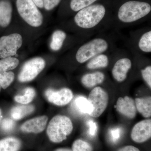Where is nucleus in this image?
Listing matches in <instances>:
<instances>
[{
  "instance_id": "nucleus-1",
  "label": "nucleus",
  "mask_w": 151,
  "mask_h": 151,
  "mask_svg": "<svg viewBox=\"0 0 151 151\" xmlns=\"http://www.w3.org/2000/svg\"><path fill=\"white\" fill-rule=\"evenodd\" d=\"M105 13V7L102 5H90L78 11L74 17V21L80 27L92 28L102 21Z\"/></svg>"
},
{
  "instance_id": "nucleus-2",
  "label": "nucleus",
  "mask_w": 151,
  "mask_h": 151,
  "mask_svg": "<svg viewBox=\"0 0 151 151\" xmlns=\"http://www.w3.org/2000/svg\"><path fill=\"white\" fill-rule=\"evenodd\" d=\"M73 129V124L68 117L58 115L53 117L49 123L47 134L52 142L60 143L65 140Z\"/></svg>"
},
{
  "instance_id": "nucleus-3",
  "label": "nucleus",
  "mask_w": 151,
  "mask_h": 151,
  "mask_svg": "<svg viewBox=\"0 0 151 151\" xmlns=\"http://www.w3.org/2000/svg\"><path fill=\"white\" fill-rule=\"evenodd\" d=\"M151 10V6L148 3L129 1L120 7L118 12V17L124 22H132L145 17Z\"/></svg>"
},
{
  "instance_id": "nucleus-4",
  "label": "nucleus",
  "mask_w": 151,
  "mask_h": 151,
  "mask_svg": "<svg viewBox=\"0 0 151 151\" xmlns=\"http://www.w3.org/2000/svg\"><path fill=\"white\" fill-rule=\"evenodd\" d=\"M16 5L20 16L28 24L33 27L41 25L43 16L32 0H17Z\"/></svg>"
},
{
  "instance_id": "nucleus-5",
  "label": "nucleus",
  "mask_w": 151,
  "mask_h": 151,
  "mask_svg": "<svg viewBox=\"0 0 151 151\" xmlns=\"http://www.w3.org/2000/svg\"><path fill=\"white\" fill-rule=\"evenodd\" d=\"M108 42L105 40L96 38L81 46L77 51L76 58L78 62L83 63L108 48Z\"/></svg>"
},
{
  "instance_id": "nucleus-6",
  "label": "nucleus",
  "mask_w": 151,
  "mask_h": 151,
  "mask_svg": "<svg viewBox=\"0 0 151 151\" xmlns=\"http://www.w3.org/2000/svg\"><path fill=\"white\" fill-rule=\"evenodd\" d=\"M88 100L92 104L93 111L89 116L98 118L106 110L109 97L108 93L101 87H95L89 93Z\"/></svg>"
},
{
  "instance_id": "nucleus-7",
  "label": "nucleus",
  "mask_w": 151,
  "mask_h": 151,
  "mask_svg": "<svg viewBox=\"0 0 151 151\" xmlns=\"http://www.w3.org/2000/svg\"><path fill=\"white\" fill-rule=\"evenodd\" d=\"M45 65V61L41 58L30 60L23 66L19 75V81L22 82L32 81L43 70Z\"/></svg>"
},
{
  "instance_id": "nucleus-8",
  "label": "nucleus",
  "mask_w": 151,
  "mask_h": 151,
  "mask_svg": "<svg viewBox=\"0 0 151 151\" xmlns=\"http://www.w3.org/2000/svg\"><path fill=\"white\" fill-rule=\"evenodd\" d=\"M22 44L20 35L14 33L0 38V58L14 56Z\"/></svg>"
},
{
  "instance_id": "nucleus-9",
  "label": "nucleus",
  "mask_w": 151,
  "mask_h": 151,
  "mask_svg": "<svg viewBox=\"0 0 151 151\" xmlns=\"http://www.w3.org/2000/svg\"><path fill=\"white\" fill-rule=\"evenodd\" d=\"M45 96L49 102L58 106H63L70 103L73 99L72 91L68 88L55 91L48 89L45 91Z\"/></svg>"
},
{
  "instance_id": "nucleus-10",
  "label": "nucleus",
  "mask_w": 151,
  "mask_h": 151,
  "mask_svg": "<svg viewBox=\"0 0 151 151\" xmlns=\"http://www.w3.org/2000/svg\"><path fill=\"white\" fill-rule=\"evenodd\" d=\"M151 137V119L143 120L136 124L133 127L131 133L132 139L138 143L145 142Z\"/></svg>"
},
{
  "instance_id": "nucleus-11",
  "label": "nucleus",
  "mask_w": 151,
  "mask_h": 151,
  "mask_svg": "<svg viewBox=\"0 0 151 151\" xmlns=\"http://www.w3.org/2000/svg\"><path fill=\"white\" fill-rule=\"evenodd\" d=\"M116 108L118 112L129 119H133L136 117V104L134 100L129 96L119 97L116 103Z\"/></svg>"
},
{
  "instance_id": "nucleus-12",
  "label": "nucleus",
  "mask_w": 151,
  "mask_h": 151,
  "mask_svg": "<svg viewBox=\"0 0 151 151\" xmlns=\"http://www.w3.org/2000/svg\"><path fill=\"white\" fill-rule=\"evenodd\" d=\"M47 120L48 118L46 116L36 117L25 122L21 129L22 132L26 133H40L45 129Z\"/></svg>"
},
{
  "instance_id": "nucleus-13",
  "label": "nucleus",
  "mask_w": 151,
  "mask_h": 151,
  "mask_svg": "<svg viewBox=\"0 0 151 151\" xmlns=\"http://www.w3.org/2000/svg\"><path fill=\"white\" fill-rule=\"evenodd\" d=\"M132 66L129 59L121 58L117 61L112 69V75L115 80L118 82H122L126 79L127 74Z\"/></svg>"
},
{
  "instance_id": "nucleus-14",
  "label": "nucleus",
  "mask_w": 151,
  "mask_h": 151,
  "mask_svg": "<svg viewBox=\"0 0 151 151\" xmlns=\"http://www.w3.org/2000/svg\"><path fill=\"white\" fill-rule=\"evenodd\" d=\"M70 108L73 113L78 116L90 115L93 111L92 104L88 99L82 96L76 97L71 103Z\"/></svg>"
},
{
  "instance_id": "nucleus-15",
  "label": "nucleus",
  "mask_w": 151,
  "mask_h": 151,
  "mask_svg": "<svg viewBox=\"0 0 151 151\" xmlns=\"http://www.w3.org/2000/svg\"><path fill=\"white\" fill-rule=\"evenodd\" d=\"M12 4L6 0H2L0 1V26L5 27L10 23L12 19Z\"/></svg>"
},
{
  "instance_id": "nucleus-16",
  "label": "nucleus",
  "mask_w": 151,
  "mask_h": 151,
  "mask_svg": "<svg viewBox=\"0 0 151 151\" xmlns=\"http://www.w3.org/2000/svg\"><path fill=\"white\" fill-rule=\"evenodd\" d=\"M104 78L105 76L102 72L87 73L82 77L81 82L87 88H91L102 83L104 81Z\"/></svg>"
},
{
  "instance_id": "nucleus-17",
  "label": "nucleus",
  "mask_w": 151,
  "mask_h": 151,
  "mask_svg": "<svg viewBox=\"0 0 151 151\" xmlns=\"http://www.w3.org/2000/svg\"><path fill=\"white\" fill-rule=\"evenodd\" d=\"M137 110L145 118L150 117L151 116V97L136 98L135 100Z\"/></svg>"
},
{
  "instance_id": "nucleus-18",
  "label": "nucleus",
  "mask_w": 151,
  "mask_h": 151,
  "mask_svg": "<svg viewBox=\"0 0 151 151\" xmlns=\"http://www.w3.org/2000/svg\"><path fill=\"white\" fill-rule=\"evenodd\" d=\"M34 110V107L32 105H17L12 108L11 115L15 120H20L32 113Z\"/></svg>"
},
{
  "instance_id": "nucleus-19",
  "label": "nucleus",
  "mask_w": 151,
  "mask_h": 151,
  "mask_svg": "<svg viewBox=\"0 0 151 151\" xmlns=\"http://www.w3.org/2000/svg\"><path fill=\"white\" fill-rule=\"evenodd\" d=\"M21 146L19 139L14 137H7L0 140V151H18Z\"/></svg>"
},
{
  "instance_id": "nucleus-20",
  "label": "nucleus",
  "mask_w": 151,
  "mask_h": 151,
  "mask_svg": "<svg viewBox=\"0 0 151 151\" xmlns=\"http://www.w3.org/2000/svg\"><path fill=\"white\" fill-rule=\"evenodd\" d=\"M66 38V34L61 30L55 31L52 37L50 47L52 50L57 51L62 47L63 42Z\"/></svg>"
},
{
  "instance_id": "nucleus-21",
  "label": "nucleus",
  "mask_w": 151,
  "mask_h": 151,
  "mask_svg": "<svg viewBox=\"0 0 151 151\" xmlns=\"http://www.w3.org/2000/svg\"><path fill=\"white\" fill-rule=\"evenodd\" d=\"M108 57L104 54H101L95 57L91 60L88 64L87 67L90 69L103 68L108 66Z\"/></svg>"
},
{
  "instance_id": "nucleus-22",
  "label": "nucleus",
  "mask_w": 151,
  "mask_h": 151,
  "mask_svg": "<svg viewBox=\"0 0 151 151\" xmlns=\"http://www.w3.org/2000/svg\"><path fill=\"white\" fill-rule=\"evenodd\" d=\"M19 60L15 58L9 57L0 60V73L13 70L19 65Z\"/></svg>"
},
{
  "instance_id": "nucleus-23",
  "label": "nucleus",
  "mask_w": 151,
  "mask_h": 151,
  "mask_svg": "<svg viewBox=\"0 0 151 151\" xmlns=\"http://www.w3.org/2000/svg\"><path fill=\"white\" fill-rule=\"evenodd\" d=\"M35 96V91L32 87H27L25 89L24 94L23 95H17L14 100L17 103L27 105L31 102Z\"/></svg>"
},
{
  "instance_id": "nucleus-24",
  "label": "nucleus",
  "mask_w": 151,
  "mask_h": 151,
  "mask_svg": "<svg viewBox=\"0 0 151 151\" xmlns=\"http://www.w3.org/2000/svg\"><path fill=\"white\" fill-rule=\"evenodd\" d=\"M139 46L141 50L146 52H151V31L145 33L139 41Z\"/></svg>"
},
{
  "instance_id": "nucleus-25",
  "label": "nucleus",
  "mask_w": 151,
  "mask_h": 151,
  "mask_svg": "<svg viewBox=\"0 0 151 151\" xmlns=\"http://www.w3.org/2000/svg\"><path fill=\"white\" fill-rule=\"evenodd\" d=\"M14 74L9 71L0 73V85L4 89H6L13 81Z\"/></svg>"
},
{
  "instance_id": "nucleus-26",
  "label": "nucleus",
  "mask_w": 151,
  "mask_h": 151,
  "mask_svg": "<svg viewBox=\"0 0 151 151\" xmlns=\"http://www.w3.org/2000/svg\"><path fill=\"white\" fill-rule=\"evenodd\" d=\"M97 0H71L70 7L71 9L78 12L82 9L91 5Z\"/></svg>"
},
{
  "instance_id": "nucleus-27",
  "label": "nucleus",
  "mask_w": 151,
  "mask_h": 151,
  "mask_svg": "<svg viewBox=\"0 0 151 151\" xmlns=\"http://www.w3.org/2000/svg\"><path fill=\"white\" fill-rule=\"evenodd\" d=\"M73 151H92L93 148L89 143L81 139L74 141L72 146Z\"/></svg>"
},
{
  "instance_id": "nucleus-28",
  "label": "nucleus",
  "mask_w": 151,
  "mask_h": 151,
  "mask_svg": "<svg viewBox=\"0 0 151 151\" xmlns=\"http://www.w3.org/2000/svg\"><path fill=\"white\" fill-rule=\"evenodd\" d=\"M15 127V122L12 119L6 118L3 120L1 124V129L6 132H9L13 129Z\"/></svg>"
},
{
  "instance_id": "nucleus-29",
  "label": "nucleus",
  "mask_w": 151,
  "mask_h": 151,
  "mask_svg": "<svg viewBox=\"0 0 151 151\" xmlns=\"http://www.w3.org/2000/svg\"><path fill=\"white\" fill-rule=\"evenodd\" d=\"M121 133H122V130L121 128L119 127L110 129L109 132L110 139L113 142L116 143L120 139Z\"/></svg>"
},
{
  "instance_id": "nucleus-30",
  "label": "nucleus",
  "mask_w": 151,
  "mask_h": 151,
  "mask_svg": "<svg viewBox=\"0 0 151 151\" xmlns=\"http://www.w3.org/2000/svg\"><path fill=\"white\" fill-rule=\"evenodd\" d=\"M142 75L143 79L149 86L151 88V67L148 66L145 69L142 70Z\"/></svg>"
},
{
  "instance_id": "nucleus-31",
  "label": "nucleus",
  "mask_w": 151,
  "mask_h": 151,
  "mask_svg": "<svg viewBox=\"0 0 151 151\" xmlns=\"http://www.w3.org/2000/svg\"><path fill=\"white\" fill-rule=\"evenodd\" d=\"M61 0H43L44 7L47 10L54 8L60 2Z\"/></svg>"
},
{
  "instance_id": "nucleus-32",
  "label": "nucleus",
  "mask_w": 151,
  "mask_h": 151,
  "mask_svg": "<svg viewBox=\"0 0 151 151\" xmlns=\"http://www.w3.org/2000/svg\"><path fill=\"white\" fill-rule=\"evenodd\" d=\"M89 127V134L91 137H94L97 134V124L93 120H89L87 123Z\"/></svg>"
},
{
  "instance_id": "nucleus-33",
  "label": "nucleus",
  "mask_w": 151,
  "mask_h": 151,
  "mask_svg": "<svg viewBox=\"0 0 151 151\" xmlns=\"http://www.w3.org/2000/svg\"><path fill=\"white\" fill-rule=\"evenodd\" d=\"M118 151H140L139 149L134 146L129 145L125 146L119 149Z\"/></svg>"
},
{
  "instance_id": "nucleus-34",
  "label": "nucleus",
  "mask_w": 151,
  "mask_h": 151,
  "mask_svg": "<svg viewBox=\"0 0 151 151\" xmlns=\"http://www.w3.org/2000/svg\"><path fill=\"white\" fill-rule=\"evenodd\" d=\"M32 1L38 7L40 8H42L43 7V0H32Z\"/></svg>"
},
{
  "instance_id": "nucleus-35",
  "label": "nucleus",
  "mask_w": 151,
  "mask_h": 151,
  "mask_svg": "<svg viewBox=\"0 0 151 151\" xmlns=\"http://www.w3.org/2000/svg\"><path fill=\"white\" fill-rule=\"evenodd\" d=\"M55 151H71V150H69V149H68L66 148H60L57 149Z\"/></svg>"
},
{
  "instance_id": "nucleus-36",
  "label": "nucleus",
  "mask_w": 151,
  "mask_h": 151,
  "mask_svg": "<svg viewBox=\"0 0 151 151\" xmlns=\"http://www.w3.org/2000/svg\"><path fill=\"white\" fill-rule=\"evenodd\" d=\"M2 117V112L1 109H0V122H1V120Z\"/></svg>"
},
{
  "instance_id": "nucleus-37",
  "label": "nucleus",
  "mask_w": 151,
  "mask_h": 151,
  "mask_svg": "<svg viewBox=\"0 0 151 151\" xmlns=\"http://www.w3.org/2000/svg\"><path fill=\"white\" fill-rule=\"evenodd\" d=\"M1 85H0V91H1Z\"/></svg>"
}]
</instances>
